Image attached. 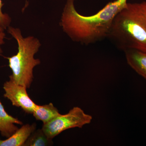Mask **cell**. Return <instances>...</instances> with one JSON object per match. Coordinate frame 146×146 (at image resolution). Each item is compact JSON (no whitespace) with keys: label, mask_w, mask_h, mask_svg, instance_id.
<instances>
[{"label":"cell","mask_w":146,"mask_h":146,"mask_svg":"<svg viewBox=\"0 0 146 146\" xmlns=\"http://www.w3.org/2000/svg\"><path fill=\"white\" fill-rule=\"evenodd\" d=\"M127 0H115L108 3L91 16L77 11L74 0H67L62 13L60 25L73 41L88 45L107 37L113 20L124 7Z\"/></svg>","instance_id":"obj_1"},{"label":"cell","mask_w":146,"mask_h":146,"mask_svg":"<svg viewBox=\"0 0 146 146\" xmlns=\"http://www.w3.org/2000/svg\"><path fill=\"white\" fill-rule=\"evenodd\" d=\"M107 37L123 50L146 52V2L127 3L115 16Z\"/></svg>","instance_id":"obj_2"},{"label":"cell","mask_w":146,"mask_h":146,"mask_svg":"<svg viewBox=\"0 0 146 146\" xmlns=\"http://www.w3.org/2000/svg\"><path fill=\"white\" fill-rule=\"evenodd\" d=\"M8 32L16 39L18 45L17 53L7 58L12 72L9 78L18 84L30 88L33 81V69L41 63L39 59L34 58L41 44L39 39L34 36L24 38L19 29L9 26Z\"/></svg>","instance_id":"obj_3"},{"label":"cell","mask_w":146,"mask_h":146,"mask_svg":"<svg viewBox=\"0 0 146 146\" xmlns=\"http://www.w3.org/2000/svg\"><path fill=\"white\" fill-rule=\"evenodd\" d=\"M92 117L80 108H73L67 114L60 115L44 124L42 129L47 137L52 139L63 131L74 127L82 128L91 122Z\"/></svg>","instance_id":"obj_4"},{"label":"cell","mask_w":146,"mask_h":146,"mask_svg":"<svg viewBox=\"0 0 146 146\" xmlns=\"http://www.w3.org/2000/svg\"><path fill=\"white\" fill-rule=\"evenodd\" d=\"M9 79L3 84L4 97L9 100L13 106L21 107L26 113L33 114L37 105L29 97L27 87Z\"/></svg>","instance_id":"obj_5"},{"label":"cell","mask_w":146,"mask_h":146,"mask_svg":"<svg viewBox=\"0 0 146 146\" xmlns=\"http://www.w3.org/2000/svg\"><path fill=\"white\" fill-rule=\"evenodd\" d=\"M124 52L128 65L146 80V52L135 49Z\"/></svg>","instance_id":"obj_6"},{"label":"cell","mask_w":146,"mask_h":146,"mask_svg":"<svg viewBox=\"0 0 146 146\" xmlns=\"http://www.w3.org/2000/svg\"><path fill=\"white\" fill-rule=\"evenodd\" d=\"M36 125H24L6 140L0 139V146H23L31 133L36 129Z\"/></svg>","instance_id":"obj_7"},{"label":"cell","mask_w":146,"mask_h":146,"mask_svg":"<svg viewBox=\"0 0 146 146\" xmlns=\"http://www.w3.org/2000/svg\"><path fill=\"white\" fill-rule=\"evenodd\" d=\"M16 124L22 125L23 123L9 115L0 101V133L1 136L6 138L11 136L19 129Z\"/></svg>","instance_id":"obj_8"},{"label":"cell","mask_w":146,"mask_h":146,"mask_svg":"<svg viewBox=\"0 0 146 146\" xmlns=\"http://www.w3.org/2000/svg\"><path fill=\"white\" fill-rule=\"evenodd\" d=\"M33 115L36 120L43 122V124L49 122L60 115L58 110L50 103L44 105H36Z\"/></svg>","instance_id":"obj_9"},{"label":"cell","mask_w":146,"mask_h":146,"mask_svg":"<svg viewBox=\"0 0 146 146\" xmlns=\"http://www.w3.org/2000/svg\"><path fill=\"white\" fill-rule=\"evenodd\" d=\"M52 139L45 134L42 129L35 130L31 133L23 146H48L52 145Z\"/></svg>","instance_id":"obj_10"},{"label":"cell","mask_w":146,"mask_h":146,"mask_svg":"<svg viewBox=\"0 0 146 146\" xmlns=\"http://www.w3.org/2000/svg\"><path fill=\"white\" fill-rule=\"evenodd\" d=\"M3 5L2 0H0V24L5 29L9 26L11 18L7 13L3 12L2 8Z\"/></svg>","instance_id":"obj_11"},{"label":"cell","mask_w":146,"mask_h":146,"mask_svg":"<svg viewBox=\"0 0 146 146\" xmlns=\"http://www.w3.org/2000/svg\"><path fill=\"white\" fill-rule=\"evenodd\" d=\"M5 29L0 24V55H2L3 52L2 49V46L5 43V39L6 38V35L4 32Z\"/></svg>","instance_id":"obj_12"}]
</instances>
